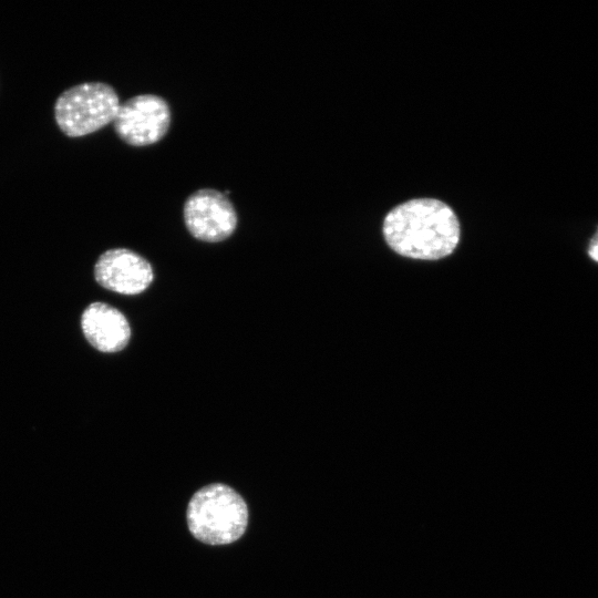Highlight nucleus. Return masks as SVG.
Here are the masks:
<instances>
[{
	"instance_id": "f257e3e1",
	"label": "nucleus",
	"mask_w": 598,
	"mask_h": 598,
	"mask_svg": "<svg viewBox=\"0 0 598 598\" xmlns=\"http://www.w3.org/2000/svg\"><path fill=\"white\" fill-rule=\"evenodd\" d=\"M383 236L390 248L401 256L436 260L454 251L461 229L448 205L434 198H415L388 213Z\"/></svg>"
},
{
	"instance_id": "f03ea898",
	"label": "nucleus",
	"mask_w": 598,
	"mask_h": 598,
	"mask_svg": "<svg viewBox=\"0 0 598 598\" xmlns=\"http://www.w3.org/2000/svg\"><path fill=\"white\" fill-rule=\"evenodd\" d=\"M186 518L189 532L199 542L227 545L244 535L248 524V508L235 489L214 483L192 496Z\"/></svg>"
},
{
	"instance_id": "7ed1b4c3",
	"label": "nucleus",
	"mask_w": 598,
	"mask_h": 598,
	"mask_svg": "<svg viewBox=\"0 0 598 598\" xmlns=\"http://www.w3.org/2000/svg\"><path fill=\"white\" fill-rule=\"evenodd\" d=\"M120 105L118 95L110 84L84 82L60 94L54 115L59 127L66 135L76 137L114 122Z\"/></svg>"
},
{
	"instance_id": "20e7f679",
	"label": "nucleus",
	"mask_w": 598,
	"mask_h": 598,
	"mask_svg": "<svg viewBox=\"0 0 598 598\" xmlns=\"http://www.w3.org/2000/svg\"><path fill=\"white\" fill-rule=\"evenodd\" d=\"M171 121V107L165 99L156 94H138L120 105L113 123L123 142L147 146L166 135Z\"/></svg>"
},
{
	"instance_id": "39448f33",
	"label": "nucleus",
	"mask_w": 598,
	"mask_h": 598,
	"mask_svg": "<svg viewBox=\"0 0 598 598\" xmlns=\"http://www.w3.org/2000/svg\"><path fill=\"white\" fill-rule=\"evenodd\" d=\"M185 226L193 237L206 243L228 238L237 227V213L229 198L214 188L192 193L183 208Z\"/></svg>"
},
{
	"instance_id": "423d86ee",
	"label": "nucleus",
	"mask_w": 598,
	"mask_h": 598,
	"mask_svg": "<svg viewBox=\"0 0 598 598\" xmlns=\"http://www.w3.org/2000/svg\"><path fill=\"white\" fill-rule=\"evenodd\" d=\"M100 286L122 295H137L152 283L154 272L151 264L141 255L126 248L104 251L94 267Z\"/></svg>"
},
{
	"instance_id": "0eeeda50",
	"label": "nucleus",
	"mask_w": 598,
	"mask_h": 598,
	"mask_svg": "<svg viewBox=\"0 0 598 598\" xmlns=\"http://www.w3.org/2000/svg\"><path fill=\"white\" fill-rule=\"evenodd\" d=\"M81 327L86 340L105 353L123 350L131 338V327L125 316L103 302H93L83 311Z\"/></svg>"
},
{
	"instance_id": "6e6552de",
	"label": "nucleus",
	"mask_w": 598,
	"mask_h": 598,
	"mask_svg": "<svg viewBox=\"0 0 598 598\" xmlns=\"http://www.w3.org/2000/svg\"><path fill=\"white\" fill-rule=\"evenodd\" d=\"M589 256L598 262V228L588 246Z\"/></svg>"
}]
</instances>
